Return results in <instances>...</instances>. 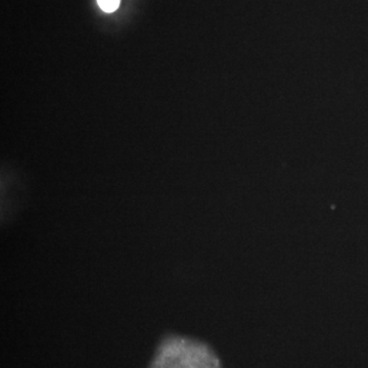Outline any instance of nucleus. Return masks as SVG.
Returning a JSON list of instances; mask_svg holds the SVG:
<instances>
[{"mask_svg": "<svg viewBox=\"0 0 368 368\" xmlns=\"http://www.w3.org/2000/svg\"><path fill=\"white\" fill-rule=\"evenodd\" d=\"M192 343L178 339H166L160 347L150 368H200L199 361L190 362Z\"/></svg>", "mask_w": 368, "mask_h": 368, "instance_id": "nucleus-1", "label": "nucleus"}, {"mask_svg": "<svg viewBox=\"0 0 368 368\" xmlns=\"http://www.w3.org/2000/svg\"><path fill=\"white\" fill-rule=\"evenodd\" d=\"M121 0H98V6L106 13H113L119 8Z\"/></svg>", "mask_w": 368, "mask_h": 368, "instance_id": "nucleus-2", "label": "nucleus"}]
</instances>
